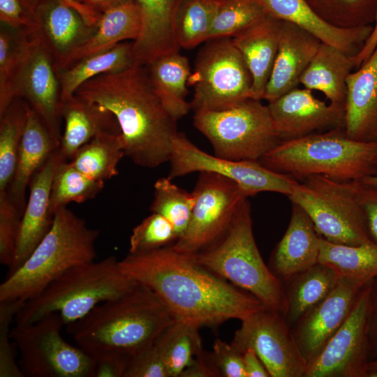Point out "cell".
Returning <instances> with one entry per match:
<instances>
[{"instance_id":"obj_1","label":"cell","mask_w":377,"mask_h":377,"mask_svg":"<svg viewBox=\"0 0 377 377\" xmlns=\"http://www.w3.org/2000/svg\"><path fill=\"white\" fill-rule=\"evenodd\" d=\"M124 273L151 290L177 321L198 328L242 320L267 306L249 293L196 263L171 246L119 260Z\"/></svg>"},{"instance_id":"obj_2","label":"cell","mask_w":377,"mask_h":377,"mask_svg":"<svg viewBox=\"0 0 377 377\" xmlns=\"http://www.w3.org/2000/svg\"><path fill=\"white\" fill-rule=\"evenodd\" d=\"M75 96L109 111L121 131L125 156L138 166L169 162L177 120L155 92L145 66L105 73L80 86Z\"/></svg>"},{"instance_id":"obj_3","label":"cell","mask_w":377,"mask_h":377,"mask_svg":"<svg viewBox=\"0 0 377 377\" xmlns=\"http://www.w3.org/2000/svg\"><path fill=\"white\" fill-rule=\"evenodd\" d=\"M176 321L157 296L139 283L67 328L77 345L96 360L113 357L128 365Z\"/></svg>"},{"instance_id":"obj_4","label":"cell","mask_w":377,"mask_h":377,"mask_svg":"<svg viewBox=\"0 0 377 377\" xmlns=\"http://www.w3.org/2000/svg\"><path fill=\"white\" fill-rule=\"evenodd\" d=\"M266 168L302 179L324 175L339 182L377 174V141L348 138L344 128L281 141L259 161Z\"/></svg>"},{"instance_id":"obj_5","label":"cell","mask_w":377,"mask_h":377,"mask_svg":"<svg viewBox=\"0 0 377 377\" xmlns=\"http://www.w3.org/2000/svg\"><path fill=\"white\" fill-rule=\"evenodd\" d=\"M99 231L67 207L53 214L51 228L24 263L0 285V301L27 302L71 267L94 260Z\"/></svg>"},{"instance_id":"obj_6","label":"cell","mask_w":377,"mask_h":377,"mask_svg":"<svg viewBox=\"0 0 377 377\" xmlns=\"http://www.w3.org/2000/svg\"><path fill=\"white\" fill-rule=\"evenodd\" d=\"M139 283L122 272L114 256L73 266L51 282L38 296L24 303L16 324H29L57 313L64 326L87 315L98 304L121 297Z\"/></svg>"},{"instance_id":"obj_7","label":"cell","mask_w":377,"mask_h":377,"mask_svg":"<svg viewBox=\"0 0 377 377\" xmlns=\"http://www.w3.org/2000/svg\"><path fill=\"white\" fill-rule=\"evenodd\" d=\"M188 255L198 265L284 316L286 302L283 285L260 253L247 198L242 201L221 237L204 250Z\"/></svg>"},{"instance_id":"obj_8","label":"cell","mask_w":377,"mask_h":377,"mask_svg":"<svg viewBox=\"0 0 377 377\" xmlns=\"http://www.w3.org/2000/svg\"><path fill=\"white\" fill-rule=\"evenodd\" d=\"M249 98L228 109L195 112L193 125L214 155L232 161H260L280 142L267 105Z\"/></svg>"},{"instance_id":"obj_9","label":"cell","mask_w":377,"mask_h":377,"mask_svg":"<svg viewBox=\"0 0 377 377\" xmlns=\"http://www.w3.org/2000/svg\"><path fill=\"white\" fill-rule=\"evenodd\" d=\"M303 180L288 197L306 213L320 237L345 245L371 241L350 182H339L324 175H312Z\"/></svg>"},{"instance_id":"obj_10","label":"cell","mask_w":377,"mask_h":377,"mask_svg":"<svg viewBox=\"0 0 377 377\" xmlns=\"http://www.w3.org/2000/svg\"><path fill=\"white\" fill-rule=\"evenodd\" d=\"M64 326L57 313H50L10 329L24 377H93L96 359L63 339Z\"/></svg>"},{"instance_id":"obj_11","label":"cell","mask_w":377,"mask_h":377,"mask_svg":"<svg viewBox=\"0 0 377 377\" xmlns=\"http://www.w3.org/2000/svg\"><path fill=\"white\" fill-rule=\"evenodd\" d=\"M188 85L195 112L222 110L252 98L253 80L231 38L211 39L200 50Z\"/></svg>"},{"instance_id":"obj_12","label":"cell","mask_w":377,"mask_h":377,"mask_svg":"<svg viewBox=\"0 0 377 377\" xmlns=\"http://www.w3.org/2000/svg\"><path fill=\"white\" fill-rule=\"evenodd\" d=\"M168 177L192 172H209L235 182L249 198L260 192H274L289 196L299 182L291 175L277 172L259 161H232L209 154L195 145L183 133L172 140Z\"/></svg>"},{"instance_id":"obj_13","label":"cell","mask_w":377,"mask_h":377,"mask_svg":"<svg viewBox=\"0 0 377 377\" xmlns=\"http://www.w3.org/2000/svg\"><path fill=\"white\" fill-rule=\"evenodd\" d=\"M195 205L185 233L171 246L185 254L200 252L215 242L231 224L242 201L240 187L220 175L199 172L193 191Z\"/></svg>"},{"instance_id":"obj_14","label":"cell","mask_w":377,"mask_h":377,"mask_svg":"<svg viewBox=\"0 0 377 377\" xmlns=\"http://www.w3.org/2000/svg\"><path fill=\"white\" fill-rule=\"evenodd\" d=\"M231 343L253 349L270 377H304L307 363L284 316L266 307L241 320Z\"/></svg>"},{"instance_id":"obj_15","label":"cell","mask_w":377,"mask_h":377,"mask_svg":"<svg viewBox=\"0 0 377 377\" xmlns=\"http://www.w3.org/2000/svg\"><path fill=\"white\" fill-rule=\"evenodd\" d=\"M372 280L360 290L345 322L307 364L304 377H367Z\"/></svg>"},{"instance_id":"obj_16","label":"cell","mask_w":377,"mask_h":377,"mask_svg":"<svg viewBox=\"0 0 377 377\" xmlns=\"http://www.w3.org/2000/svg\"><path fill=\"white\" fill-rule=\"evenodd\" d=\"M12 97L24 100L60 145L61 84L57 63L35 31L24 48L12 84Z\"/></svg>"},{"instance_id":"obj_17","label":"cell","mask_w":377,"mask_h":377,"mask_svg":"<svg viewBox=\"0 0 377 377\" xmlns=\"http://www.w3.org/2000/svg\"><path fill=\"white\" fill-rule=\"evenodd\" d=\"M267 105L280 142L344 128V107L326 104L306 88L293 89Z\"/></svg>"},{"instance_id":"obj_18","label":"cell","mask_w":377,"mask_h":377,"mask_svg":"<svg viewBox=\"0 0 377 377\" xmlns=\"http://www.w3.org/2000/svg\"><path fill=\"white\" fill-rule=\"evenodd\" d=\"M367 283L339 278L332 292L291 329L307 364L345 322L360 290Z\"/></svg>"},{"instance_id":"obj_19","label":"cell","mask_w":377,"mask_h":377,"mask_svg":"<svg viewBox=\"0 0 377 377\" xmlns=\"http://www.w3.org/2000/svg\"><path fill=\"white\" fill-rule=\"evenodd\" d=\"M35 20V32L54 59L59 71L97 28L63 0H44L36 9Z\"/></svg>"},{"instance_id":"obj_20","label":"cell","mask_w":377,"mask_h":377,"mask_svg":"<svg viewBox=\"0 0 377 377\" xmlns=\"http://www.w3.org/2000/svg\"><path fill=\"white\" fill-rule=\"evenodd\" d=\"M65 160L55 150L33 176L29 198L22 216L13 262L8 274L19 268L48 232L53 222L50 200L53 176L59 163Z\"/></svg>"},{"instance_id":"obj_21","label":"cell","mask_w":377,"mask_h":377,"mask_svg":"<svg viewBox=\"0 0 377 377\" xmlns=\"http://www.w3.org/2000/svg\"><path fill=\"white\" fill-rule=\"evenodd\" d=\"M320 43L309 31L282 21L278 51L263 100L271 102L297 88Z\"/></svg>"},{"instance_id":"obj_22","label":"cell","mask_w":377,"mask_h":377,"mask_svg":"<svg viewBox=\"0 0 377 377\" xmlns=\"http://www.w3.org/2000/svg\"><path fill=\"white\" fill-rule=\"evenodd\" d=\"M266 13L309 31L322 43L355 57L370 36L373 25L341 29L322 20L306 0H256Z\"/></svg>"},{"instance_id":"obj_23","label":"cell","mask_w":377,"mask_h":377,"mask_svg":"<svg viewBox=\"0 0 377 377\" xmlns=\"http://www.w3.org/2000/svg\"><path fill=\"white\" fill-rule=\"evenodd\" d=\"M344 131L353 140L377 141V46L346 80Z\"/></svg>"},{"instance_id":"obj_24","label":"cell","mask_w":377,"mask_h":377,"mask_svg":"<svg viewBox=\"0 0 377 377\" xmlns=\"http://www.w3.org/2000/svg\"><path fill=\"white\" fill-rule=\"evenodd\" d=\"M293 204L290 221L283 236L275 246L269 267L282 281L318 262L320 236L306 213Z\"/></svg>"},{"instance_id":"obj_25","label":"cell","mask_w":377,"mask_h":377,"mask_svg":"<svg viewBox=\"0 0 377 377\" xmlns=\"http://www.w3.org/2000/svg\"><path fill=\"white\" fill-rule=\"evenodd\" d=\"M182 0H135L141 29L133 41L135 64L146 66L156 59L180 47L175 34V22Z\"/></svg>"},{"instance_id":"obj_26","label":"cell","mask_w":377,"mask_h":377,"mask_svg":"<svg viewBox=\"0 0 377 377\" xmlns=\"http://www.w3.org/2000/svg\"><path fill=\"white\" fill-rule=\"evenodd\" d=\"M281 22L267 15L231 38L251 73L252 98L264 99L278 51Z\"/></svg>"},{"instance_id":"obj_27","label":"cell","mask_w":377,"mask_h":377,"mask_svg":"<svg viewBox=\"0 0 377 377\" xmlns=\"http://www.w3.org/2000/svg\"><path fill=\"white\" fill-rule=\"evenodd\" d=\"M59 147L39 116L28 105L16 169L8 191L22 214L27 202V190L33 176Z\"/></svg>"},{"instance_id":"obj_28","label":"cell","mask_w":377,"mask_h":377,"mask_svg":"<svg viewBox=\"0 0 377 377\" xmlns=\"http://www.w3.org/2000/svg\"><path fill=\"white\" fill-rule=\"evenodd\" d=\"M60 111L64 130L59 151L67 161L100 132L121 133L116 119L109 111L76 96L61 102Z\"/></svg>"},{"instance_id":"obj_29","label":"cell","mask_w":377,"mask_h":377,"mask_svg":"<svg viewBox=\"0 0 377 377\" xmlns=\"http://www.w3.org/2000/svg\"><path fill=\"white\" fill-rule=\"evenodd\" d=\"M354 57L322 43L302 75L300 84L309 90L322 92L330 103L345 106L348 75L355 68Z\"/></svg>"},{"instance_id":"obj_30","label":"cell","mask_w":377,"mask_h":377,"mask_svg":"<svg viewBox=\"0 0 377 377\" xmlns=\"http://www.w3.org/2000/svg\"><path fill=\"white\" fill-rule=\"evenodd\" d=\"M140 29L141 16L135 2L119 6L101 13L94 34L71 54L61 70L120 43L135 40Z\"/></svg>"},{"instance_id":"obj_31","label":"cell","mask_w":377,"mask_h":377,"mask_svg":"<svg viewBox=\"0 0 377 377\" xmlns=\"http://www.w3.org/2000/svg\"><path fill=\"white\" fill-rule=\"evenodd\" d=\"M339 279L331 267L317 263L283 281L286 302L284 317L291 329L332 292Z\"/></svg>"},{"instance_id":"obj_32","label":"cell","mask_w":377,"mask_h":377,"mask_svg":"<svg viewBox=\"0 0 377 377\" xmlns=\"http://www.w3.org/2000/svg\"><path fill=\"white\" fill-rule=\"evenodd\" d=\"M152 87L169 113L177 120L191 106L186 100L191 73L188 59L179 52L161 56L145 66Z\"/></svg>"},{"instance_id":"obj_33","label":"cell","mask_w":377,"mask_h":377,"mask_svg":"<svg viewBox=\"0 0 377 377\" xmlns=\"http://www.w3.org/2000/svg\"><path fill=\"white\" fill-rule=\"evenodd\" d=\"M135 65L133 41L120 43L76 61L59 71L61 102L73 97L78 88L90 79L101 74L120 73Z\"/></svg>"},{"instance_id":"obj_34","label":"cell","mask_w":377,"mask_h":377,"mask_svg":"<svg viewBox=\"0 0 377 377\" xmlns=\"http://www.w3.org/2000/svg\"><path fill=\"white\" fill-rule=\"evenodd\" d=\"M318 263L331 267L339 278L367 283L377 276V243L345 245L320 237Z\"/></svg>"},{"instance_id":"obj_35","label":"cell","mask_w":377,"mask_h":377,"mask_svg":"<svg viewBox=\"0 0 377 377\" xmlns=\"http://www.w3.org/2000/svg\"><path fill=\"white\" fill-rule=\"evenodd\" d=\"M124 156L121 133L103 131L82 146L70 162L89 177L105 182L119 174L117 166Z\"/></svg>"},{"instance_id":"obj_36","label":"cell","mask_w":377,"mask_h":377,"mask_svg":"<svg viewBox=\"0 0 377 377\" xmlns=\"http://www.w3.org/2000/svg\"><path fill=\"white\" fill-rule=\"evenodd\" d=\"M28 104L15 98L0 117V193L8 192L16 169Z\"/></svg>"},{"instance_id":"obj_37","label":"cell","mask_w":377,"mask_h":377,"mask_svg":"<svg viewBox=\"0 0 377 377\" xmlns=\"http://www.w3.org/2000/svg\"><path fill=\"white\" fill-rule=\"evenodd\" d=\"M198 329L176 321L156 340L169 377H180L202 350Z\"/></svg>"},{"instance_id":"obj_38","label":"cell","mask_w":377,"mask_h":377,"mask_svg":"<svg viewBox=\"0 0 377 377\" xmlns=\"http://www.w3.org/2000/svg\"><path fill=\"white\" fill-rule=\"evenodd\" d=\"M104 182L93 179L62 160L52 182L50 209L52 214L71 202L82 203L95 198L103 188Z\"/></svg>"},{"instance_id":"obj_39","label":"cell","mask_w":377,"mask_h":377,"mask_svg":"<svg viewBox=\"0 0 377 377\" xmlns=\"http://www.w3.org/2000/svg\"><path fill=\"white\" fill-rule=\"evenodd\" d=\"M219 0H182L175 22L179 46L192 49L209 39Z\"/></svg>"},{"instance_id":"obj_40","label":"cell","mask_w":377,"mask_h":377,"mask_svg":"<svg viewBox=\"0 0 377 377\" xmlns=\"http://www.w3.org/2000/svg\"><path fill=\"white\" fill-rule=\"evenodd\" d=\"M154 188L151 211L168 220L173 226L178 239L180 238L191 221L195 205L194 195L173 184L168 177L156 180Z\"/></svg>"},{"instance_id":"obj_41","label":"cell","mask_w":377,"mask_h":377,"mask_svg":"<svg viewBox=\"0 0 377 377\" xmlns=\"http://www.w3.org/2000/svg\"><path fill=\"white\" fill-rule=\"evenodd\" d=\"M325 22L337 28L351 29L373 25L377 0H306Z\"/></svg>"},{"instance_id":"obj_42","label":"cell","mask_w":377,"mask_h":377,"mask_svg":"<svg viewBox=\"0 0 377 377\" xmlns=\"http://www.w3.org/2000/svg\"><path fill=\"white\" fill-rule=\"evenodd\" d=\"M266 15L256 0H219L208 40L232 38Z\"/></svg>"},{"instance_id":"obj_43","label":"cell","mask_w":377,"mask_h":377,"mask_svg":"<svg viewBox=\"0 0 377 377\" xmlns=\"http://www.w3.org/2000/svg\"><path fill=\"white\" fill-rule=\"evenodd\" d=\"M1 23L0 27V117L14 100L13 81L31 34Z\"/></svg>"},{"instance_id":"obj_44","label":"cell","mask_w":377,"mask_h":377,"mask_svg":"<svg viewBox=\"0 0 377 377\" xmlns=\"http://www.w3.org/2000/svg\"><path fill=\"white\" fill-rule=\"evenodd\" d=\"M177 239L171 223L152 212L133 228L129 239V253H145L172 246Z\"/></svg>"},{"instance_id":"obj_45","label":"cell","mask_w":377,"mask_h":377,"mask_svg":"<svg viewBox=\"0 0 377 377\" xmlns=\"http://www.w3.org/2000/svg\"><path fill=\"white\" fill-rule=\"evenodd\" d=\"M22 216L8 193H0V263L8 268L13 262Z\"/></svg>"},{"instance_id":"obj_46","label":"cell","mask_w":377,"mask_h":377,"mask_svg":"<svg viewBox=\"0 0 377 377\" xmlns=\"http://www.w3.org/2000/svg\"><path fill=\"white\" fill-rule=\"evenodd\" d=\"M24 303L17 300L0 301V377H24L10 335L11 323Z\"/></svg>"},{"instance_id":"obj_47","label":"cell","mask_w":377,"mask_h":377,"mask_svg":"<svg viewBox=\"0 0 377 377\" xmlns=\"http://www.w3.org/2000/svg\"><path fill=\"white\" fill-rule=\"evenodd\" d=\"M124 377H169L156 341L130 361Z\"/></svg>"},{"instance_id":"obj_48","label":"cell","mask_w":377,"mask_h":377,"mask_svg":"<svg viewBox=\"0 0 377 377\" xmlns=\"http://www.w3.org/2000/svg\"><path fill=\"white\" fill-rule=\"evenodd\" d=\"M214 363L223 377H247L242 353L231 343L216 339L211 353Z\"/></svg>"},{"instance_id":"obj_49","label":"cell","mask_w":377,"mask_h":377,"mask_svg":"<svg viewBox=\"0 0 377 377\" xmlns=\"http://www.w3.org/2000/svg\"><path fill=\"white\" fill-rule=\"evenodd\" d=\"M350 185L363 211L369 238L377 243V188L360 181L350 182Z\"/></svg>"},{"instance_id":"obj_50","label":"cell","mask_w":377,"mask_h":377,"mask_svg":"<svg viewBox=\"0 0 377 377\" xmlns=\"http://www.w3.org/2000/svg\"><path fill=\"white\" fill-rule=\"evenodd\" d=\"M0 22L13 29L32 31L36 29L35 17L20 0H0Z\"/></svg>"},{"instance_id":"obj_51","label":"cell","mask_w":377,"mask_h":377,"mask_svg":"<svg viewBox=\"0 0 377 377\" xmlns=\"http://www.w3.org/2000/svg\"><path fill=\"white\" fill-rule=\"evenodd\" d=\"M221 374L213 362L212 355L202 350L193 362L186 368L180 377H217Z\"/></svg>"},{"instance_id":"obj_52","label":"cell","mask_w":377,"mask_h":377,"mask_svg":"<svg viewBox=\"0 0 377 377\" xmlns=\"http://www.w3.org/2000/svg\"><path fill=\"white\" fill-rule=\"evenodd\" d=\"M369 339L371 361L377 359V276L371 282Z\"/></svg>"},{"instance_id":"obj_53","label":"cell","mask_w":377,"mask_h":377,"mask_svg":"<svg viewBox=\"0 0 377 377\" xmlns=\"http://www.w3.org/2000/svg\"><path fill=\"white\" fill-rule=\"evenodd\" d=\"M127 367L126 362L119 359H96L93 377H124Z\"/></svg>"},{"instance_id":"obj_54","label":"cell","mask_w":377,"mask_h":377,"mask_svg":"<svg viewBox=\"0 0 377 377\" xmlns=\"http://www.w3.org/2000/svg\"><path fill=\"white\" fill-rule=\"evenodd\" d=\"M247 377H270L265 365L255 351L249 348L242 352Z\"/></svg>"},{"instance_id":"obj_55","label":"cell","mask_w":377,"mask_h":377,"mask_svg":"<svg viewBox=\"0 0 377 377\" xmlns=\"http://www.w3.org/2000/svg\"><path fill=\"white\" fill-rule=\"evenodd\" d=\"M377 46V15L372 31L360 52L353 57L355 68H359L372 54Z\"/></svg>"},{"instance_id":"obj_56","label":"cell","mask_w":377,"mask_h":377,"mask_svg":"<svg viewBox=\"0 0 377 377\" xmlns=\"http://www.w3.org/2000/svg\"><path fill=\"white\" fill-rule=\"evenodd\" d=\"M79 1L92 10L101 14L119 6L133 3L135 0H79Z\"/></svg>"},{"instance_id":"obj_57","label":"cell","mask_w":377,"mask_h":377,"mask_svg":"<svg viewBox=\"0 0 377 377\" xmlns=\"http://www.w3.org/2000/svg\"><path fill=\"white\" fill-rule=\"evenodd\" d=\"M66 3L77 10L84 18L93 25H97L101 15L77 0H63Z\"/></svg>"},{"instance_id":"obj_58","label":"cell","mask_w":377,"mask_h":377,"mask_svg":"<svg viewBox=\"0 0 377 377\" xmlns=\"http://www.w3.org/2000/svg\"><path fill=\"white\" fill-rule=\"evenodd\" d=\"M24 8L35 17V13L44 0H20Z\"/></svg>"},{"instance_id":"obj_59","label":"cell","mask_w":377,"mask_h":377,"mask_svg":"<svg viewBox=\"0 0 377 377\" xmlns=\"http://www.w3.org/2000/svg\"><path fill=\"white\" fill-rule=\"evenodd\" d=\"M367 377H377V359L369 362Z\"/></svg>"},{"instance_id":"obj_60","label":"cell","mask_w":377,"mask_h":377,"mask_svg":"<svg viewBox=\"0 0 377 377\" xmlns=\"http://www.w3.org/2000/svg\"><path fill=\"white\" fill-rule=\"evenodd\" d=\"M360 182L366 185L377 188V174L365 177Z\"/></svg>"},{"instance_id":"obj_61","label":"cell","mask_w":377,"mask_h":377,"mask_svg":"<svg viewBox=\"0 0 377 377\" xmlns=\"http://www.w3.org/2000/svg\"><path fill=\"white\" fill-rule=\"evenodd\" d=\"M77 1H79V0H77Z\"/></svg>"}]
</instances>
